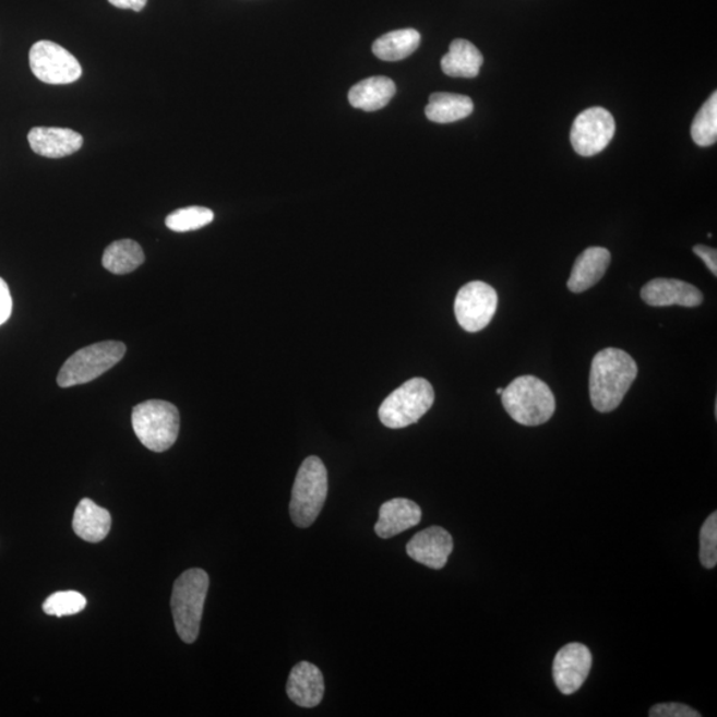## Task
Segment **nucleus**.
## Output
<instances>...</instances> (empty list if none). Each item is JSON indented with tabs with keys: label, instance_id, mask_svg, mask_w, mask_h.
<instances>
[{
	"label": "nucleus",
	"instance_id": "nucleus-31",
	"mask_svg": "<svg viewBox=\"0 0 717 717\" xmlns=\"http://www.w3.org/2000/svg\"><path fill=\"white\" fill-rule=\"evenodd\" d=\"M108 2L118 9L133 10L139 12L145 9L146 2H148V0H108Z\"/></svg>",
	"mask_w": 717,
	"mask_h": 717
},
{
	"label": "nucleus",
	"instance_id": "nucleus-20",
	"mask_svg": "<svg viewBox=\"0 0 717 717\" xmlns=\"http://www.w3.org/2000/svg\"><path fill=\"white\" fill-rule=\"evenodd\" d=\"M482 63V53L475 45L465 39H456L451 43L450 52L441 59V70L446 76L475 79Z\"/></svg>",
	"mask_w": 717,
	"mask_h": 717
},
{
	"label": "nucleus",
	"instance_id": "nucleus-26",
	"mask_svg": "<svg viewBox=\"0 0 717 717\" xmlns=\"http://www.w3.org/2000/svg\"><path fill=\"white\" fill-rule=\"evenodd\" d=\"M87 606V599L77 591H58L43 604V611L52 617H70L79 614Z\"/></svg>",
	"mask_w": 717,
	"mask_h": 717
},
{
	"label": "nucleus",
	"instance_id": "nucleus-28",
	"mask_svg": "<svg viewBox=\"0 0 717 717\" xmlns=\"http://www.w3.org/2000/svg\"><path fill=\"white\" fill-rule=\"evenodd\" d=\"M648 715L652 717H701L697 710L682 703L657 704L649 709Z\"/></svg>",
	"mask_w": 717,
	"mask_h": 717
},
{
	"label": "nucleus",
	"instance_id": "nucleus-19",
	"mask_svg": "<svg viewBox=\"0 0 717 717\" xmlns=\"http://www.w3.org/2000/svg\"><path fill=\"white\" fill-rule=\"evenodd\" d=\"M396 94V84L390 77L375 76L361 80L348 92V101L354 108L366 112L387 107Z\"/></svg>",
	"mask_w": 717,
	"mask_h": 717
},
{
	"label": "nucleus",
	"instance_id": "nucleus-22",
	"mask_svg": "<svg viewBox=\"0 0 717 717\" xmlns=\"http://www.w3.org/2000/svg\"><path fill=\"white\" fill-rule=\"evenodd\" d=\"M421 41L419 31L404 28L380 36L372 45V52L380 60L398 61L418 50Z\"/></svg>",
	"mask_w": 717,
	"mask_h": 717
},
{
	"label": "nucleus",
	"instance_id": "nucleus-18",
	"mask_svg": "<svg viewBox=\"0 0 717 717\" xmlns=\"http://www.w3.org/2000/svg\"><path fill=\"white\" fill-rule=\"evenodd\" d=\"M112 526L107 509H104L89 499L79 502L75 514H73L72 528L84 541L96 543L109 535Z\"/></svg>",
	"mask_w": 717,
	"mask_h": 717
},
{
	"label": "nucleus",
	"instance_id": "nucleus-16",
	"mask_svg": "<svg viewBox=\"0 0 717 717\" xmlns=\"http://www.w3.org/2000/svg\"><path fill=\"white\" fill-rule=\"evenodd\" d=\"M420 521L421 509L416 502L407 499L390 500L379 509L375 533L380 538H392L414 528Z\"/></svg>",
	"mask_w": 717,
	"mask_h": 717
},
{
	"label": "nucleus",
	"instance_id": "nucleus-27",
	"mask_svg": "<svg viewBox=\"0 0 717 717\" xmlns=\"http://www.w3.org/2000/svg\"><path fill=\"white\" fill-rule=\"evenodd\" d=\"M701 562L706 569H714L717 563V513L707 518L701 529Z\"/></svg>",
	"mask_w": 717,
	"mask_h": 717
},
{
	"label": "nucleus",
	"instance_id": "nucleus-23",
	"mask_svg": "<svg viewBox=\"0 0 717 717\" xmlns=\"http://www.w3.org/2000/svg\"><path fill=\"white\" fill-rule=\"evenodd\" d=\"M144 261V250L132 239H120L110 243L103 255V266L118 275L134 272Z\"/></svg>",
	"mask_w": 717,
	"mask_h": 717
},
{
	"label": "nucleus",
	"instance_id": "nucleus-10",
	"mask_svg": "<svg viewBox=\"0 0 717 717\" xmlns=\"http://www.w3.org/2000/svg\"><path fill=\"white\" fill-rule=\"evenodd\" d=\"M499 297L486 282H469L457 292L455 314L459 326L468 333H478L488 326L498 311Z\"/></svg>",
	"mask_w": 717,
	"mask_h": 717
},
{
	"label": "nucleus",
	"instance_id": "nucleus-8",
	"mask_svg": "<svg viewBox=\"0 0 717 717\" xmlns=\"http://www.w3.org/2000/svg\"><path fill=\"white\" fill-rule=\"evenodd\" d=\"M29 67L40 82L53 85L75 83L83 75L77 59L50 40H40L31 47Z\"/></svg>",
	"mask_w": 717,
	"mask_h": 717
},
{
	"label": "nucleus",
	"instance_id": "nucleus-29",
	"mask_svg": "<svg viewBox=\"0 0 717 717\" xmlns=\"http://www.w3.org/2000/svg\"><path fill=\"white\" fill-rule=\"evenodd\" d=\"M12 312V298L8 284L0 278V326L9 321Z\"/></svg>",
	"mask_w": 717,
	"mask_h": 717
},
{
	"label": "nucleus",
	"instance_id": "nucleus-21",
	"mask_svg": "<svg viewBox=\"0 0 717 717\" xmlns=\"http://www.w3.org/2000/svg\"><path fill=\"white\" fill-rule=\"evenodd\" d=\"M475 104L470 97L464 95L449 94V92H437L429 96L426 116L429 121L438 124H451L474 113Z\"/></svg>",
	"mask_w": 717,
	"mask_h": 717
},
{
	"label": "nucleus",
	"instance_id": "nucleus-7",
	"mask_svg": "<svg viewBox=\"0 0 717 717\" xmlns=\"http://www.w3.org/2000/svg\"><path fill=\"white\" fill-rule=\"evenodd\" d=\"M126 351L124 343L110 340L79 349L61 367L58 384L61 389H69L89 383L120 363Z\"/></svg>",
	"mask_w": 717,
	"mask_h": 717
},
{
	"label": "nucleus",
	"instance_id": "nucleus-25",
	"mask_svg": "<svg viewBox=\"0 0 717 717\" xmlns=\"http://www.w3.org/2000/svg\"><path fill=\"white\" fill-rule=\"evenodd\" d=\"M214 213L207 207L189 206L170 213L165 224L177 232L199 230L213 223Z\"/></svg>",
	"mask_w": 717,
	"mask_h": 717
},
{
	"label": "nucleus",
	"instance_id": "nucleus-30",
	"mask_svg": "<svg viewBox=\"0 0 717 717\" xmlns=\"http://www.w3.org/2000/svg\"><path fill=\"white\" fill-rule=\"evenodd\" d=\"M694 253L706 263L709 272L714 274V277L717 275V251L716 249L706 247V244H696L694 247Z\"/></svg>",
	"mask_w": 717,
	"mask_h": 717
},
{
	"label": "nucleus",
	"instance_id": "nucleus-24",
	"mask_svg": "<svg viewBox=\"0 0 717 717\" xmlns=\"http://www.w3.org/2000/svg\"><path fill=\"white\" fill-rule=\"evenodd\" d=\"M691 136L695 144L707 148L717 140V94L714 92L709 99L698 110L691 127Z\"/></svg>",
	"mask_w": 717,
	"mask_h": 717
},
{
	"label": "nucleus",
	"instance_id": "nucleus-12",
	"mask_svg": "<svg viewBox=\"0 0 717 717\" xmlns=\"http://www.w3.org/2000/svg\"><path fill=\"white\" fill-rule=\"evenodd\" d=\"M641 297L652 308H697L703 303V294L694 285L679 279L658 278L642 287Z\"/></svg>",
	"mask_w": 717,
	"mask_h": 717
},
{
	"label": "nucleus",
	"instance_id": "nucleus-9",
	"mask_svg": "<svg viewBox=\"0 0 717 717\" xmlns=\"http://www.w3.org/2000/svg\"><path fill=\"white\" fill-rule=\"evenodd\" d=\"M616 130V120L608 109L588 108L575 118L570 141L579 156L593 157L608 148Z\"/></svg>",
	"mask_w": 717,
	"mask_h": 717
},
{
	"label": "nucleus",
	"instance_id": "nucleus-14",
	"mask_svg": "<svg viewBox=\"0 0 717 717\" xmlns=\"http://www.w3.org/2000/svg\"><path fill=\"white\" fill-rule=\"evenodd\" d=\"M31 150L48 158L71 156L83 146L82 134L67 128L36 127L28 133Z\"/></svg>",
	"mask_w": 717,
	"mask_h": 717
},
{
	"label": "nucleus",
	"instance_id": "nucleus-2",
	"mask_svg": "<svg viewBox=\"0 0 717 717\" xmlns=\"http://www.w3.org/2000/svg\"><path fill=\"white\" fill-rule=\"evenodd\" d=\"M502 406L521 426L537 427L548 422L555 413L553 391L536 377H519L502 392Z\"/></svg>",
	"mask_w": 717,
	"mask_h": 717
},
{
	"label": "nucleus",
	"instance_id": "nucleus-17",
	"mask_svg": "<svg viewBox=\"0 0 717 717\" xmlns=\"http://www.w3.org/2000/svg\"><path fill=\"white\" fill-rule=\"evenodd\" d=\"M611 254L605 248H588L575 261L567 280L569 290L584 292L596 286L605 277L610 266Z\"/></svg>",
	"mask_w": 717,
	"mask_h": 717
},
{
	"label": "nucleus",
	"instance_id": "nucleus-6",
	"mask_svg": "<svg viewBox=\"0 0 717 717\" xmlns=\"http://www.w3.org/2000/svg\"><path fill=\"white\" fill-rule=\"evenodd\" d=\"M433 403L432 384L426 379L414 378L385 398L379 408V419L391 429L406 428L418 422Z\"/></svg>",
	"mask_w": 717,
	"mask_h": 717
},
{
	"label": "nucleus",
	"instance_id": "nucleus-32",
	"mask_svg": "<svg viewBox=\"0 0 717 717\" xmlns=\"http://www.w3.org/2000/svg\"><path fill=\"white\" fill-rule=\"evenodd\" d=\"M495 392H498V395H502V392H504V389H498V391H495Z\"/></svg>",
	"mask_w": 717,
	"mask_h": 717
},
{
	"label": "nucleus",
	"instance_id": "nucleus-4",
	"mask_svg": "<svg viewBox=\"0 0 717 717\" xmlns=\"http://www.w3.org/2000/svg\"><path fill=\"white\" fill-rule=\"evenodd\" d=\"M328 493L327 469L321 458L304 459L294 482L290 516L298 528H309L321 514Z\"/></svg>",
	"mask_w": 717,
	"mask_h": 717
},
{
	"label": "nucleus",
	"instance_id": "nucleus-11",
	"mask_svg": "<svg viewBox=\"0 0 717 717\" xmlns=\"http://www.w3.org/2000/svg\"><path fill=\"white\" fill-rule=\"evenodd\" d=\"M593 655L581 643H570L557 653L553 665L554 682L563 695L577 692L590 673Z\"/></svg>",
	"mask_w": 717,
	"mask_h": 717
},
{
	"label": "nucleus",
	"instance_id": "nucleus-13",
	"mask_svg": "<svg viewBox=\"0 0 717 717\" xmlns=\"http://www.w3.org/2000/svg\"><path fill=\"white\" fill-rule=\"evenodd\" d=\"M453 551L450 531L440 526H431L415 535L407 545V554L414 561L434 570L443 569Z\"/></svg>",
	"mask_w": 717,
	"mask_h": 717
},
{
	"label": "nucleus",
	"instance_id": "nucleus-3",
	"mask_svg": "<svg viewBox=\"0 0 717 717\" xmlns=\"http://www.w3.org/2000/svg\"><path fill=\"white\" fill-rule=\"evenodd\" d=\"M210 590V575L202 569H190L175 582L171 612L177 634L186 643H193L200 634L202 612Z\"/></svg>",
	"mask_w": 717,
	"mask_h": 717
},
{
	"label": "nucleus",
	"instance_id": "nucleus-5",
	"mask_svg": "<svg viewBox=\"0 0 717 717\" xmlns=\"http://www.w3.org/2000/svg\"><path fill=\"white\" fill-rule=\"evenodd\" d=\"M132 426L141 444L162 453L171 449L179 438L180 413L168 402H144L133 408Z\"/></svg>",
	"mask_w": 717,
	"mask_h": 717
},
{
	"label": "nucleus",
	"instance_id": "nucleus-15",
	"mask_svg": "<svg viewBox=\"0 0 717 717\" xmlns=\"http://www.w3.org/2000/svg\"><path fill=\"white\" fill-rule=\"evenodd\" d=\"M286 691L297 706L314 708L321 704L324 695L323 673L309 661H300L290 672Z\"/></svg>",
	"mask_w": 717,
	"mask_h": 717
},
{
	"label": "nucleus",
	"instance_id": "nucleus-1",
	"mask_svg": "<svg viewBox=\"0 0 717 717\" xmlns=\"http://www.w3.org/2000/svg\"><path fill=\"white\" fill-rule=\"evenodd\" d=\"M637 377L635 360L619 348H605L593 359L590 398L600 414H609L621 406Z\"/></svg>",
	"mask_w": 717,
	"mask_h": 717
}]
</instances>
